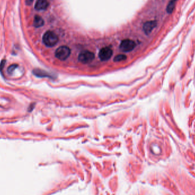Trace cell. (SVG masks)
Returning a JSON list of instances; mask_svg holds the SVG:
<instances>
[{
  "instance_id": "obj_1",
  "label": "cell",
  "mask_w": 195,
  "mask_h": 195,
  "mask_svg": "<svg viewBox=\"0 0 195 195\" xmlns=\"http://www.w3.org/2000/svg\"><path fill=\"white\" fill-rule=\"evenodd\" d=\"M43 42L48 47H53L58 42L57 34L51 31H47L43 36Z\"/></svg>"
},
{
  "instance_id": "obj_2",
  "label": "cell",
  "mask_w": 195,
  "mask_h": 195,
  "mask_svg": "<svg viewBox=\"0 0 195 195\" xmlns=\"http://www.w3.org/2000/svg\"><path fill=\"white\" fill-rule=\"evenodd\" d=\"M71 53L70 48L66 46H62L58 47L55 53V57L61 61H65L69 57Z\"/></svg>"
},
{
  "instance_id": "obj_3",
  "label": "cell",
  "mask_w": 195,
  "mask_h": 195,
  "mask_svg": "<svg viewBox=\"0 0 195 195\" xmlns=\"http://www.w3.org/2000/svg\"><path fill=\"white\" fill-rule=\"evenodd\" d=\"M95 58V55L90 51H84L81 52L78 56V60L83 63H88L93 61Z\"/></svg>"
},
{
  "instance_id": "obj_4",
  "label": "cell",
  "mask_w": 195,
  "mask_h": 195,
  "mask_svg": "<svg viewBox=\"0 0 195 195\" xmlns=\"http://www.w3.org/2000/svg\"><path fill=\"white\" fill-rule=\"evenodd\" d=\"M135 47L134 41L131 40H124L121 41L120 45V49L123 52H130Z\"/></svg>"
},
{
  "instance_id": "obj_5",
  "label": "cell",
  "mask_w": 195,
  "mask_h": 195,
  "mask_svg": "<svg viewBox=\"0 0 195 195\" xmlns=\"http://www.w3.org/2000/svg\"><path fill=\"white\" fill-rule=\"evenodd\" d=\"M113 54V52L111 49L108 47H103L99 53V57L101 61H106L110 59Z\"/></svg>"
},
{
  "instance_id": "obj_6",
  "label": "cell",
  "mask_w": 195,
  "mask_h": 195,
  "mask_svg": "<svg viewBox=\"0 0 195 195\" xmlns=\"http://www.w3.org/2000/svg\"><path fill=\"white\" fill-rule=\"evenodd\" d=\"M157 25V22L155 21H151L146 22L143 25V30L146 34H149L152 31V30Z\"/></svg>"
},
{
  "instance_id": "obj_7",
  "label": "cell",
  "mask_w": 195,
  "mask_h": 195,
  "mask_svg": "<svg viewBox=\"0 0 195 195\" xmlns=\"http://www.w3.org/2000/svg\"><path fill=\"white\" fill-rule=\"evenodd\" d=\"M49 6L47 0H37L35 5V8L37 10H45Z\"/></svg>"
},
{
  "instance_id": "obj_8",
  "label": "cell",
  "mask_w": 195,
  "mask_h": 195,
  "mask_svg": "<svg viewBox=\"0 0 195 195\" xmlns=\"http://www.w3.org/2000/svg\"><path fill=\"white\" fill-rule=\"evenodd\" d=\"M33 25L35 27H41L44 25V21L40 16L35 15Z\"/></svg>"
},
{
  "instance_id": "obj_9",
  "label": "cell",
  "mask_w": 195,
  "mask_h": 195,
  "mask_svg": "<svg viewBox=\"0 0 195 195\" xmlns=\"http://www.w3.org/2000/svg\"><path fill=\"white\" fill-rule=\"evenodd\" d=\"M33 73L35 75L38 77H49V74L46 73V71L40 70V69H35L34 70Z\"/></svg>"
},
{
  "instance_id": "obj_10",
  "label": "cell",
  "mask_w": 195,
  "mask_h": 195,
  "mask_svg": "<svg viewBox=\"0 0 195 195\" xmlns=\"http://www.w3.org/2000/svg\"><path fill=\"white\" fill-rule=\"evenodd\" d=\"M177 0H171L167 7V12L169 14H171L174 11L175 7V3Z\"/></svg>"
},
{
  "instance_id": "obj_11",
  "label": "cell",
  "mask_w": 195,
  "mask_h": 195,
  "mask_svg": "<svg viewBox=\"0 0 195 195\" xmlns=\"http://www.w3.org/2000/svg\"><path fill=\"white\" fill-rule=\"evenodd\" d=\"M127 59V57L123 54H119L116 55L114 59L115 62H121V61H124Z\"/></svg>"
},
{
  "instance_id": "obj_12",
  "label": "cell",
  "mask_w": 195,
  "mask_h": 195,
  "mask_svg": "<svg viewBox=\"0 0 195 195\" xmlns=\"http://www.w3.org/2000/svg\"><path fill=\"white\" fill-rule=\"evenodd\" d=\"M18 65L17 64H14V65H12L10 66V67L8 68L7 69V71L9 74H12L13 73L14 70L16 68V67H17Z\"/></svg>"
},
{
  "instance_id": "obj_13",
  "label": "cell",
  "mask_w": 195,
  "mask_h": 195,
  "mask_svg": "<svg viewBox=\"0 0 195 195\" xmlns=\"http://www.w3.org/2000/svg\"><path fill=\"white\" fill-rule=\"evenodd\" d=\"M5 60L2 61L1 62V64H0V70H1V71L2 70V68H3L4 66L5 65Z\"/></svg>"
},
{
  "instance_id": "obj_14",
  "label": "cell",
  "mask_w": 195,
  "mask_h": 195,
  "mask_svg": "<svg viewBox=\"0 0 195 195\" xmlns=\"http://www.w3.org/2000/svg\"><path fill=\"white\" fill-rule=\"evenodd\" d=\"M33 0H26V4L27 5H30L32 2H33Z\"/></svg>"
}]
</instances>
